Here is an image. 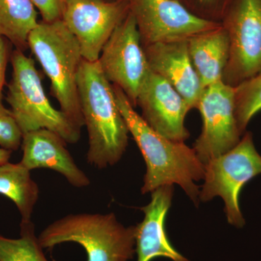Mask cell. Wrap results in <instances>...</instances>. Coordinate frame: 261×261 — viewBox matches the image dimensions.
<instances>
[{"mask_svg": "<svg viewBox=\"0 0 261 261\" xmlns=\"http://www.w3.org/2000/svg\"><path fill=\"white\" fill-rule=\"evenodd\" d=\"M11 62L13 75L6 99L23 135L45 128L61 136L67 143H76L81 130L64 113L51 106L34 60L16 49Z\"/></svg>", "mask_w": 261, "mask_h": 261, "instance_id": "5", "label": "cell"}, {"mask_svg": "<svg viewBox=\"0 0 261 261\" xmlns=\"http://www.w3.org/2000/svg\"><path fill=\"white\" fill-rule=\"evenodd\" d=\"M200 1L203 3H210L214 2V0H200Z\"/></svg>", "mask_w": 261, "mask_h": 261, "instance_id": "25", "label": "cell"}, {"mask_svg": "<svg viewBox=\"0 0 261 261\" xmlns=\"http://www.w3.org/2000/svg\"><path fill=\"white\" fill-rule=\"evenodd\" d=\"M98 63L108 82L121 89L136 107L139 92L151 70L130 10L105 44Z\"/></svg>", "mask_w": 261, "mask_h": 261, "instance_id": "7", "label": "cell"}, {"mask_svg": "<svg viewBox=\"0 0 261 261\" xmlns=\"http://www.w3.org/2000/svg\"><path fill=\"white\" fill-rule=\"evenodd\" d=\"M23 132L11 111L0 105V146L10 151L17 150L22 144Z\"/></svg>", "mask_w": 261, "mask_h": 261, "instance_id": "21", "label": "cell"}, {"mask_svg": "<svg viewBox=\"0 0 261 261\" xmlns=\"http://www.w3.org/2000/svg\"><path fill=\"white\" fill-rule=\"evenodd\" d=\"M113 87L120 112L145 161L147 170L142 193H152L159 187L177 185L198 205L200 190L196 182L203 179L205 165L195 149L185 142L169 140L152 129L135 111L123 91Z\"/></svg>", "mask_w": 261, "mask_h": 261, "instance_id": "1", "label": "cell"}, {"mask_svg": "<svg viewBox=\"0 0 261 261\" xmlns=\"http://www.w3.org/2000/svg\"><path fill=\"white\" fill-rule=\"evenodd\" d=\"M189 53L202 88L223 81L229 58V38L221 25L188 39Z\"/></svg>", "mask_w": 261, "mask_h": 261, "instance_id": "16", "label": "cell"}, {"mask_svg": "<svg viewBox=\"0 0 261 261\" xmlns=\"http://www.w3.org/2000/svg\"><path fill=\"white\" fill-rule=\"evenodd\" d=\"M40 12L44 22L51 23L61 20L65 0H31Z\"/></svg>", "mask_w": 261, "mask_h": 261, "instance_id": "22", "label": "cell"}, {"mask_svg": "<svg viewBox=\"0 0 261 261\" xmlns=\"http://www.w3.org/2000/svg\"><path fill=\"white\" fill-rule=\"evenodd\" d=\"M204 165L200 200L207 202L214 197H221L228 224L243 227L245 221L240 205L242 189L261 174V155L254 145L251 132H245L234 147Z\"/></svg>", "mask_w": 261, "mask_h": 261, "instance_id": "6", "label": "cell"}, {"mask_svg": "<svg viewBox=\"0 0 261 261\" xmlns=\"http://www.w3.org/2000/svg\"><path fill=\"white\" fill-rule=\"evenodd\" d=\"M137 106L146 123L160 135L177 142L188 138L185 120L190 106L171 84L152 70L139 92Z\"/></svg>", "mask_w": 261, "mask_h": 261, "instance_id": "12", "label": "cell"}, {"mask_svg": "<svg viewBox=\"0 0 261 261\" xmlns=\"http://www.w3.org/2000/svg\"><path fill=\"white\" fill-rule=\"evenodd\" d=\"M12 151L4 148H0V166L9 162Z\"/></svg>", "mask_w": 261, "mask_h": 261, "instance_id": "24", "label": "cell"}, {"mask_svg": "<svg viewBox=\"0 0 261 261\" xmlns=\"http://www.w3.org/2000/svg\"><path fill=\"white\" fill-rule=\"evenodd\" d=\"M144 49L150 70L171 84L190 109L196 108L204 89L192 63L188 40L155 43Z\"/></svg>", "mask_w": 261, "mask_h": 261, "instance_id": "13", "label": "cell"}, {"mask_svg": "<svg viewBox=\"0 0 261 261\" xmlns=\"http://www.w3.org/2000/svg\"><path fill=\"white\" fill-rule=\"evenodd\" d=\"M197 109L202 119V129L193 149L203 164L228 152L243 137L235 107L234 87L223 81L204 88Z\"/></svg>", "mask_w": 261, "mask_h": 261, "instance_id": "8", "label": "cell"}, {"mask_svg": "<svg viewBox=\"0 0 261 261\" xmlns=\"http://www.w3.org/2000/svg\"><path fill=\"white\" fill-rule=\"evenodd\" d=\"M130 11V0H65L61 20L74 35L83 59L97 62L105 44Z\"/></svg>", "mask_w": 261, "mask_h": 261, "instance_id": "11", "label": "cell"}, {"mask_svg": "<svg viewBox=\"0 0 261 261\" xmlns=\"http://www.w3.org/2000/svg\"><path fill=\"white\" fill-rule=\"evenodd\" d=\"M8 59V47L4 37H0V105L3 104V89L5 82L7 64Z\"/></svg>", "mask_w": 261, "mask_h": 261, "instance_id": "23", "label": "cell"}, {"mask_svg": "<svg viewBox=\"0 0 261 261\" xmlns=\"http://www.w3.org/2000/svg\"><path fill=\"white\" fill-rule=\"evenodd\" d=\"M135 231V226L120 223L113 213L70 214L51 223L38 238L44 249L79 244L87 261H128L136 252Z\"/></svg>", "mask_w": 261, "mask_h": 261, "instance_id": "4", "label": "cell"}, {"mask_svg": "<svg viewBox=\"0 0 261 261\" xmlns=\"http://www.w3.org/2000/svg\"><path fill=\"white\" fill-rule=\"evenodd\" d=\"M30 171L20 163H6L0 166V194L14 202L21 221H30L38 199L39 189Z\"/></svg>", "mask_w": 261, "mask_h": 261, "instance_id": "17", "label": "cell"}, {"mask_svg": "<svg viewBox=\"0 0 261 261\" xmlns=\"http://www.w3.org/2000/svg\"><path fill=\"white\" fill-rule=\"evenodd\" d=\"M222 25L230 42L223 82L236 87L261 72V0H235Z\"/></svg>", "mask_w": 261, "mask_h": 261, "instance_id": "9", "label": "cell"}, {"mask_svg": "<svg viewBox=\"0 0 261 261\" xmlns=\"http://www.w3.org/2000/svg\"><path fill=\"white\" fill-rule=\"evenodd\" d=\"M77 82L89 135L87 162L99 169L114 166L126 152L129 132L117 105L113 85L103 74L98 61L85 60Z\"/></svg>", "mask_w": 261, "mask_h": 261, "instance_id": "2", "label": "cell"}, {"mask_svg": "<svg viewBox=\"0 0 261 261\" xmlns=\"http://www.w3.org/2000/svg\"><path fill=\"white\" fill-rule=\"evenodd\" d=\"M143 47L188 40L221 24L193 14L177 0H130Z\"/></svg>", "mask_w": 261, "mask_h": 261, "instance_id": "10", "label": "cell"}, {"mask_svg": "<svg viewBox=\"0 0 261 261\" xmlns=\"http://www.w3.org/2000/svg\"><path fill=\"white\" fill-rule=\"evenodd\" d=\"M234 89L237 120L244 135L252 118L261 111V72Z\"/></svg>", "mask_w": 261, "mask_h": 261, "instance_id": "20", "label": "cell"}, {"mask_svg": "<svg viewBox=\"0 0 261 261\" xmlns=\"http://www.w3.org/2000/svg\"><path fill=\"white\" fill-rule=\"evenodd\" d=\"M43 250L32 221H21L19 238L0 234V261H48Z\"/></svg>", "mask_w": 261, "mask_h": 261, "instance_id": "19", "label": "cell"}, {"mask_svg": "<svg viewBox=\"0 0 261 261\" xmlns=\"http://www.w3.org/2000/svg\"><path fill=\"white\" fill-rule=\"evenodd\" d=\"M28 47L49 79L61 111L81 130L84 122L77 79L84 59L74 35L62 20L43 21L29 34Z\"/></svg>", "mask_w": 261, "mask_h": 261, "instance_id": "3", "label": "cell"}, {"mask_svg": "<svg viewBox=\"0 0 261 261\" xmlns=\"http://www.w3.org/2000/svg\"><path fill=\"white\" fill-rule=\"evenodd\" d=\"M66 144L61 136L45 128L24 134L20 163L29 171L46 168L56 171L77 188L88 187L90 179L77 166Z\"/></svg>", "mask_w": 261, "mask_h": 261, "instance_id": "14", "label": "cell"}, {"mask_svg": "<svg viewBox=\"0 0 261 261\" xmlns=\"http://www.w3.org/2000/svg\"><path fill=\"white\" fill-rule=\"evenodd\" d=\"M39 24L36 7L31 0H0V37L6 38L17 49L28 47V38Z\"/></svg>", "mask_w": 261, "mask_h": 261, "instance_id": "18", "label": "cell"}, {"mask_svg": "<svg viewBox=\"0 0 261 261\" xmlns=\"http://www.w3.org/2000/svg\"><path fill=\"white\" fill-rule=\"evenodd\" d=\"M173 196V186L159 187L151 193L148 205L141 207L144 219L135 226L137 261L164 257L173 261H190L172 246L166 234L165 221Z\"/></svg>", "mask_w": 261, "mask_h": 261, "instance_id": "15", "label": "cell"}]
</instances>
